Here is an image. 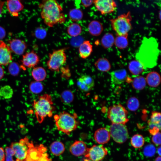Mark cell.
Returning <instances> with one entry per match:
<instances>
[{
    "mask_svg": "<svg viewBox=\"0 0 161 161\" xmlns=\"http://www.w3.org/2000/svg\"><path fill=\"white\" fill-rule=\"evenodd\" d=\"M160 53L156 38L153 37H145L136 54L135 58L144 69L151 68L157 65Z\"/></svg>",
    "mask_w": 161,
    "mask_h": 161,
    "instance_id": "cell-1",
    "label": "cell"
},
{
    "mask_svg": "<svg viewBox=\"0 0 161 161\" xmlns=\"http://www.w3.org/2000/svg\"><path fill=\"white\" fill-rule=\"evenodd\" d=\"M41 16L44 23L50 27L64 23L66 18L62 6L55 0L43 1L39 4Z\"/></svg>",
    "mask_w": 161,
    "mask_h": 161,
    "instance_id": "cell-2",
    "label": "cell"
},
{
    "mask_svg": "<svg viewBox=\"0 0 161 161\" xmlns=\"http://www.w3.org/2000/svg\"><path fill=\"white\" fill-rule=\"evenodd\" d=\"M53 102L51 96L45 94L33 100L32 106L37 120L39 123H42L47 117H50L54 110Z\"/></svg>",
    "mask_w": 161,
    "mask_h": 161,
    "instance_id": "cell-3",
    "label": "cell"
},
{
    "mask_svg": "<svg viewBox=\"0 0 161 161\" xmlns=\"http://www.w3.org/2000/svg\"><path fill=\"white\" fill-rule=\"evenodd\" d=\"M54 118L57 129L68 135L75 130L79 125L76 115H72L65 111L55 115Z\"/></svg>",
    "mask_w": 161,
    "mask_h": 161,
    "instance_id": "cell-4",
    "label": "cell"
},
{
    "mask_svg": "<svg viewBox=\"0 0 161 161\" xmlns=\"http://www.w3.org/2000/svg\"><path fill=\"white\" fill-rule=\"evenodd\" d=\"M131 20V12L129 11L115 18L111 19L110 21L113 30L116 32V34L123 35L128 34L132 29Z\"/></svg>",
    "mask_w": 161,
    "mask_h": 161,
    "instance_id": "cell-5",
    "label": "cell"
},
{
    "mask_svg": "<svg viewBox=\"0 0 161 161\" xmlns=\"http://www.w3.org/2000/svg\"><path fill=\"white\" fill-rule=\"evenodd\" d=\"M128 114L127 110L120 103L110 107L107 112V117L112 123L125 124L129 121Z\"/></svg>",
    "mask_w": 161,
    "mask_h": 161,
    "instance_id": "cell-6",
    "label": "cell"
},
{
    "mask_svg": "<svg viewBox=\"0 0 161 161\" xmlns=\"http://www.w3.org/2000/svg\"><path fill=\"white\" fill-rule=\"evenodd\" d=\"M66 48L54 50L49 54V59L47 62L49 69L51 71L58 72L61 67L66 62L67 56L65 53Z\"/></svg>",
    "mask_w": 161,
    "mask_h": 161,
    "instance_id": "cell-7",
    "label": "cell"
},
{
    "mask_svg": "<svg viewBox=\"0 0 161 161\" xmlns=\"http://www.w3.org/2000/svg\"><path fill=\"white\" fill-rule=\"evenodd\" d=\"M34 145L26 137L18 142L11 143L10 147L13 151L16 161H25L29 149Z\"/></svg>",
    "mask_w": 161,
    "mask_h": 161,
    "instance_id": "cell-8",
    "label": "cell"
},
{
    "mask_svg": "<svg viewBox=\"0 0 161 161\" xmlns=\"http://www.w3.org/2000/svg\"><path fill=\"white\" fill-rule=\"evenodd\" d=\"M109 131L111 137L117 143H123L129 137L128 130L125 124L112 123Z\"/></svg>",
    "mask_w": 161,
    "mask_h": 161,
    "instance_id": "cell-9",
    "label": "cell"
},
{
    "mask_svg": "<svg viewBox=\"0 0 161 161\" xmlns=\"http://www.w3.org/2000/svg\"><path fill=\"white\" fill-rule=\"evenodd\" d=\"M108 150L102 145H94L87 148L85 153V158L91 161H100L107 155Z\"/></svg>",
    "mask_w": 161,
    "mask_h": 161,
    "instance_id": "cell-10",
    "label": "cell"
},
{
    "mask_svg": "<svg viewBox=\"0 0 161 161\" xmlns=\"http://www.w3.org/2000/svg\"><path fill=\"white\" fill-rule=\"evenodd\" d=\"M93 3L96 9L103 15L113 13L117 8L116 3L112 0H93Z\"/></svg>",
    "mask_w": 161,
    "mask_h": 161,
    "instance_id": "cell-11",
    "label": "cell"
},
{
    "mask_svg": "<svg viewBox=\"0 0 161 161\" xmlns=\"http://www.w3.org/2000/svg\"><path fill=\"white\" fill-rule=\"evenodd\" d=\"M161 113L157 111L151 112L147 123L150 133L152 135L159 132L161 126Z\"/></svg>",
    "mask_w": 161,
    "mask_h": 161,
    "instance_id": "cell-12",
    "label": "cell"
},
{
    "mask_svg": "<svg viewBox=\"0 0 161 161\" xmlns=\"http://www.w3.org/2000/svg\"><path fill=\"white\" fill-rule=\"evenodd\" d=\"M77 84L79 89L82 92H87L91 91L94 87L95 82L90 76L84 75L78 78Z\"/></svg>",
    "mask_w": 161,
    "mask_h": 161,
    "instance_id": "cell-13",
    "label": "cell"
},
{
    "mask_svg": "<svg viewBox=\"0 0 161 161\" xmlns=\"http://www.w3.org/2000/svg\"><path fill=\"white\" fill-rule=\"evenodd\" d=\"M11 50L4 41L0 40V65L6 66L12 60Z\"/></svg>",
    "mask_w": 161,
    "mask_h": 161,
    "instance_id": "cell-14",
    "label": "cell"
},
{
    "mask_svg": "<svg viewBox=\"0 0 161 161\" xmlns=\"http://www.w3.org/2000/svg\"><path fill=\"white\" fill-rule=\"evenodd\" d=\"M39 57L33 51L26 53L23 55L21 63L24 66L28 68H34L40 62Z\"/></svg>",
    "mask_w": 161,
    "mask_h": 161,
    "instance_id": "cell-15",
    "label": "cell"
},
{
    "mask_svg": "<svg viewBox=\"0 0 161 161\" xmlns=\"http://www.w3.org/2000/svg\"><path fill=\"white\" fill-rule=\"evenodd\" d=\"M47 150L46 148L42 145L38 146L33 145L29 149L25 161H38L42 154Z\"/></svg>",
    "mask_w": 161,
    "mask_h": 161,
    "instance_id": "cell-16",
    "label": "cell"
},
{
    "mask_svg": "<svg viewBox=\"0 0 161 161\" xmlns=\"http://www.w3.org/2000/svg\"><path fill=\"white\" fill-rule=\"evenodd\" d=\"M111 137L109 130L106 128H101L97 129L94 134L96 142L100 145L107 143Z\"/></svg>",
    "mask_w": 161,
    "mask_h": 161,
    "instance_id": "cell-17",
    "label": "cell"
},
{
    "mask_svg": "<svg viewBox=\"0 0 161 161\" xmlns=\"http://www.w3.org/2000/svg\"><path fill=\"white\" fill-rule=\"evenodd\" d=\"M111 79L113 84L119 85L128 80V77L126 70L121 69L113 71L111 73Z\"/></svg>",
    "mask_w": 161,
    "mask_h": 161,
    "instance_id": "cell-18",
    "label": "cell"
},
{
    "mask_svg": "<svg viewBox=\"0 0 161 161\" xmlns=\"http://www.w3.org/2000/svg\"><path fill=\"white\" fill-rule=\"evenodd\" d=\"M9 42L10 50L17 55L23 54L27 48L26 43L19 39H12Z\"/></svg>",
    "mask_w": 161,
    "mask_h": 161,
    "instance_id": "cell-19",
    "label": "cell"
},
{
    "mask_svg": "<svg viewBox=\"0 0 161 161\" xmlns=\"http://www.w3.org/2000/svg\"><path fill=\"white\" fill-rule=\"evenodd\" d=\"M87 148L86 145L84 142L77 140L71 145L69 150L72 155L79 156L85 154Z\"/></svg>",
    "mask_w": 161,
    "mask_h": 161,
    "instance_id": "cell-20",
    "label": "cell"
},
{
    "mask_svg": "<svg viewBox=\"0 0 161 161\" xmlns=\"http://www.w3.org/2000/svg\"><path fill=\"white\" fill-rule=\"evenodd\" d=\"M7 7L13 16L17 17L18 13L23 10L24 6L19 0H10L7 1Z\"/></svg>",
    "mask_w": 161,
    "mask_h": 161,
    "instance_id": "cell-21",
    "label": "cell"
},
{
    "mask_svg": "<svg viewBox=\"0 0 161 161\" xmlns=\"http://www.w3.org/2000/svg\"><path fill=\"white\" fill-rule=\"evenodd\" d=\"M80 56L83 59L89 57L93 51V46L89 40H85L80 45L78 48Z\"/></svg>",
    "mask_w": 161,
    "mask_h": 161,
    "instance_id": "cell-22",
    "label": "cell"
},
{
    "mask_svg": "<svg viewBox=\"0 0 161 161\" xmlns=\"http://www.w3.org/2000/svg\"><path fill=\"white\" fill-rule=\"evenodd\" d=\"M88 28L89 34L94 36L100 35L103 30L102 24L97 20L91 21L88 24Z\"/></svg>",
    "mask_w": 161,
    "mask_h": 161,
    "instance_id": "cell-23",
    "label": "cell"
},
{
    "mask_svg": "<svg viewBox=\"0 0 161 161\" xmlns=\"http://www.w3.org/2000/svg\"><path fill=\"white\" fill-rule=\"evenodd\" d=\"M145 80L148 85L153 87H157L161 82L160 74L155 71H152L149 73L146 76Z\"/></svg>",
    "mask_w": 161,
    "mask_h": 161,
    "instance_id": "cell-24",
    "label": "cell"
},
{
    "mask_svg": "<svg viewBox=\"0 0 161 161\" xmlns=\"http://www.w3.org/2000/svg\"><path fill=\"white\" fill-rule=\"evenodd\" d=\"M31 75L35 81L40 82L45 79L47 76V72L43 67L38 66L33 68Z\"/></svg>",
    "mask_w": 161,
    "mask_h": 161,
    "instance_id": "cell-25",
    "label": "cell"
},
{
    "mask_svg": "<svg viewBox=\"0 0 161 161\" xmlns=\"http://www.w3.org/2000/svg\"><path fill=\"white\" fill-rule=\"evenodd\" d=\"M128 68L130 72L134 75L140 74L144 69L141 64L136 60L130 61L128 65Z\"/></svg>",
    "mask_w": 161,
    "mask_h": 161,
    "instance_id": "cell-26",
    "label": "cell"
},
{
    "mask_svg": "<svg viewBox=\"0 0 161 161\" xmlns=\"http://www.w3.org/2000/svg\"><path fill=\"white\" fill-rule=\"evenodd\" d=\"M94 65L98 70L103 72L109 71L111 68L109 61L105 58H99L95 62Z\"/></svg>",
    "mask_w": 161,
    "mask_h": 161,
    "instance_id": "cell-27",
    "label": "cell"
},
{
    "mask_svg": "<svg viewBox=\"0 0 161 161\" xmlns=\"http://www.w3.org/2000/svg\"><path fill=\"white\" fill-rule=\"evenodd\" d=\"M115 38L112 33H106L101 40L102 46L105 49H108L112 47L114 44Z\"/></svg>",
    "mask_w": 161,
    "mask_h": 161,
    "instance_id": "cell-28",
    "label": "cell"
},
{
    "mask_svg": "<svg viewBox=\"0 0 161 161\" xmlns=\"http://www.w3.org/2000/svg\"><path fill=\"white\" fill-rule=\"evenodd\" d=\"M50 149L51 152L54 155L58 156L64 152L65 148L64 144L59 141H55L50 145Z\"/></svg>",
    "mask_w": 161,
    "mask_h": 161,
    "instance_id": "cell-29",
    "label": "cell"
},
{
    "mask_svg": "<svg viewBox=\"0 0 161 161\" xmlns=\"http://www.w3.org/2000/svg\"><path fill=\"white\" fill-rule=\"evenodd\" d=\"M115 38L114 44L118 48L124 49L128 46L129 42L128 40V34L123 35H116Z\"/></svg>",
    "mask_w": 161,
    "mask_h": 161,
    "instance_id": "cell-30",
    "label": "cell"
},
{
    "mask_svg": "<svg viewBox=\"0 0 161 161\" xmlns=\"http://www.w3.org/2000/svg\"><path fill=\"white\" fill-rule=\"evenodd\" d=\"M82 31L81 26L76 23H73L70 24L67 29L68 34L73 37L78 36L80 34Z\"/></svg>",
    "mask_w": 161,
    "mask_h": 161,
    "instance_id": "cell-31",
    "label": "cell"
},
{
    "mask_svg": "<svg viewBox=\"0 0 161 161\" xmlns=\"http://www.w3.org/2000/svg\"><path fill=\"white\" fill-rule=\"evenodd\" d=\"M145 78L143 76L136 77L132 80L131 84L135 89L140 90L143 89L146 85Z\"/></svg>",
    "mask_w": 161,
    "mask_h": 161,
    "instance_id": "cell-32",
    "label": "cell"
},
{
    "mask_svg": "<svg viewBox=\"0 0 161 161\" xmlns=\"http://www.w3.org/2000/svg\"><path fill=\"white\" fill-rule=\"evenodd\" d=\"M130 143L134 148H140L144 145V138L142 135L136 134L133 136L131 137Z\"/></svg>",
    "mask_w": 161,
    "mask_h": 161,
    "instance_id": "cell-33",
    "label": "cell"
},
{
    "mask_svg": "<svg viewBox=\"0 0 161 161\" xmlns=\"http://www.w3.org/2000/svg\"><path fill=\"white\" fill-rule=\"evenodd\" d=\"M70 19L73 21L77 22L81 20L83 17L82 11L78 8H75L71 9L68 13Z\"/></svg>",
    "mask_w": 161,
    "mask_h": 161,
    "instance_id": "cell-34",
    "label": "cell"
},
{
    "mask_svg": "<svg viewBox=\"0 0 161 161\" xmlns=\"http://www.w3.org/2000/svg\"><path fill=\"white\" fill-rule=\"evenodd\" d=\"M13 91L11 87L6 85L0 88V97L4 99H9L13 95Z\"/></svg>",
    "mask_w": 161,
    "mask_h": 161,
    "instance_id": "cell-35",
    "label": "cell"
},
{
    "mask_svg": "<svg viewBox=\"0 0 161 161\" xmlns=\"http://www.w3.org/2000/svg\"><path fill=\"white\" fill-rule=\"evenodd\" d=\"M43 88L42 84L39 81H35L32 82L29 86L30 91L35 94L40 93L43 91Z\"/></svg>",
    "mask_w": 161,
    "mask_h": 161,
    "instance_id": "cell-36",
    "label": "cell"
},
{
    "mask_svg": "<svg viewBox=\"0 0 161 161\" xmlns=\"http://www.w3.org/2000/svg\"><path fill=\"white\" fill-rule=\"evenodd\" d=\"M139 102L135 97L130 98L127 100V105L129 109L131 111H135L139 107Z\"/></svg>",
    "mask_w": 161,
    "mask_h": 161,
    "instance_id": "cell-37",
    "label": "cell"
},
{
    "mask_svg": "<svg viewBox=\"0 0 161 161\" xmlns=\"http://www.w3.org/2000/svg\"><path fill=\"white\" fill-rule=\"evenodd\" d=\"M20 66L18 63L15 62H11L9 64L8 71L11 75L16 76L20 71Z\"/></svg>",
    "mask_w": 161,
    "mask_h": 161,
    "instance_id": "cell-38",
    "label": "cell"
},
{
    "mask_svg": "<svg viewBox=\"0 0 161 161\" xmlns=\"http://www.w3.org/2000/svg\"><path fill=\"white\" fill-rule=\"evenodd\" d=\"M156 149L155 146L152 144H150L146 145L144 147L143 152L145 156L147 157H152L155 154Z\"/></svg>",
    "mask_w": 161,
    "mask_h": 161,
    "instance_id": "cell-39",
    "label": "cell"
},
{
    "mask_svg": "<svg viewBox=\"0 0 161 161\" xmlns=\"http://www.w3.org/2000/svg\"><path fill=\"white\" fill-rule=\"evenodd\" d=\"M61 99L65 103L71 102L73 99V95L71 91L66 90L64 91L61 95Z\"/></svg>",
    "mask_w": 161,
    "mask_h": 161,
    "instance_id": "cell-40",
    "label": "cell"
},
{
    "mask_svg": "<svg viewBox=\"0 0 161 161\" xmlns=\"http://www.w3.org/2000/svg\"><path fill=\"white\" fill-rule=\"evenodd\" d=\"M47 35L46 30L42 27H38L35 30L34 32L35 36L39 39H43L45 38Z\"/></svg>",
    "mask_w": 161,
    "mask_h": 161,
    "instance_id": "cell-41",
    "label": "cell"
},
{
    "mask_svg": "<svg viewBox=\"0 0 161 161\" xmlns=\"http://www.w3.org/2000/svg\"><path fill=\"white\" fill-rule=\"evenodd\" d=\"M5 152L6 155L5 161H15L13 157L14 155V152L10 147H6Z\"/></svg>",
    "mask_w": 161,
    "mask_h": 161,
    "instance_id": "cell-42",
    "label": "cell"
},
{
    "mask_svg": "<svg viewBox=\"0 0 161 161\" xmlns=\"http://www.w3.org/2000/svg\"><path fill=\"white\" fill-rule=\"evenodd\" d=\"M151 137V141L155 145H160L161 141V135L160 132H159L153 134Z\"/></svg>",
    "mask_w": 161,
    "mask_h": 161,
    "instance_id": "cell-43",
    "label": "cell"
},
{
    "mask_svg": "<svg viewBox=\"0 0 161 161\" xmlns=\"http://www.w3.org/2000/svg\"><path fill=\"white\" fill-rule=\"evenodd\" d=\"M51 159L49 158L48 154L45 152L41 155L38 161H50Z\"/></svg>",
    "mask_w": 161,
    "mask_h": 161,
    "instance_id": "cell-44",
    "label": "cell"
},
{
    "mask_svg": "<svg viewBox=\"0 0 161 161\" xmlns=\"http://www.w3.org/2000/svg\"><path fill=\"white\" fill-rule=\"evenodd\" d=\"M81 3L83 6L87 8L90 6L93 3V0H81Z\"/></svg>",
    "mask_w": 161,
    "mask_h": 161,
    "instance_id": "cell-45",
    "label": "cell"
},
{
    "mask_svg": "<svg viewBox=\"0 0 161 161\" xmlns=\"http://www.w3.org/2000/svg\"><path fill=\"white\" fill-rule=\"evenodd\" d=\"M5 151L2 147H0V161H5Z\"/></svg>",
    "mask_w": 161,
    "mask_h": 161,
    "instance_id": "cell-46",
    "label": "cell"
},
{
    "mask_svg": "<svg viewBox=\"0 0 161 161\" xmlns=\"http://www.w3.org/2000/svg\"><path fill=\"white\" fill-rule=\"evenodd\" d=\"M6 35V32L4 29L0 26V39H3Z\"/></svg>",
    "mask_w": 161,
    "mask_h": 161,
    "instance_id": "cell-47",
    "label": "cell"
},
{
    "mask_svg": "<svg viewBox=\"0 0 161 161\" xmlns=\"http://www.w3.org/2000/svg\"><path fill=\"white\" fill-rule=\"evenodd\" d=\"M4 71L3 68L0 65V80L4 76Z\"/></svg>",
    "mask_w": 161,
    "mask_h": 161,
    "instance_id": "cell-48",
    "label": "cell"
},
{
    "mask_svg": "<svg viewBox=\"0 0 161 161\" xmlns=\"http://www.w3.org/2000/svg\"><path fill=\"white\" fill-rule=\"evenodd\" d=\"M4 3V1H0V18L2 16L3 7Z\"/></svg>",
    "mask_w": 161,
    "mask_h": 161,
    "instance_id": "cell-49",
    "label": "cell"
},
{
    "mask_svg": "<svg viewBox=\"0 0 161 161\" xmlns=\"http://www.w3.org/2000/svg\"><path fill=\"white\" fill-rule=\"evenodd\" d=\"M157 152L159 155V156H160L161 155V146L160 145L159 147H158L157 149Z\"/></svg>",
    "mask_w": 161,
    "mask_h": 161,
    "instance_id": "cell-50",
    "label": "cell"
},
{
    "mask_svg": "<svg viewBox=\"0 0 161 161\" xmlns=\"http://www.w3.org/2000/svg\"><path fill=\"white\" fill-rule=\"evenodd\" d=\"M154 161H161V158L160 156L157 157L155 159Z\"/></svg>",
    "mask_w": 161,
    "mask_h": 161,
    "instance_id": "cell-51",
    "label": "cell"
},
{
    "mask_svg": "<svg viewBox=\"0 0 161 161\" xmlns=\"http://www.w3.org/2000/svg\"><path fill=\"white\" fill-rule=\"evenodd\" d=\"M80 161H91L90 160L85 158H83L80 160Z\"/></svg>",
    "mask_w": 161,
    "mask_h": 161,
    "instance_id": "cell-52",
    "label": "cell"
},
{
    "mask_svg": "<svg viewBox=\"0 0 161 161\" xmlns=\"http://www.w3.org/2000/svg\"><path fill=\"white\" fill-rule=\"evenodd\" d=\"M159 17L160 19H160H161V10H160V12H159Z\"/></svg>",
    "mask_w": 161,
    "mask_h": 161,
    "instance_id": "cell-53",
    "label": "cell"
}]
</instances>
